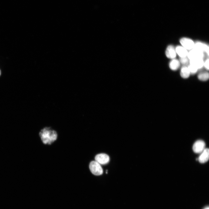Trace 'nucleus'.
<instances>
[{
    "label": "nucleus",
    "instance_id": "nucleus-14",
    "mask_svg": "<svg viewBox=\"0 0 209 209\" xmlns=\"http://www.w3.org/2000/svg\"><path fill=\"white\" fill-rule=\"evenodd\" d=\"M198 78L201 81H206L209 78V73L206 71L201 72L198 74Z\"/></svg>",
    "mask_w": 209,
    "mask_h": 209
},
{
    "label": "nucleus",
    "instance_id": "nucleus-10",
    "mask_svg": "<svg viewBox=\"0 0 209 209\" xmlns=\"http://www.w3.org/2000/svg\"><path fill=\"white\" fill-rule=\"evenodd\" d=\"M199 157L198 160L201 163L207 162L209 158V150L208 148H205Z\"/></svg>",
    "mask_w": 209,
    "mask_h": 209
},
{
    "label": "nucleus",
    "instance_id": "nucleus-19",
    "mask_svg": "<svg viewBox=\"0 0 209 209\" xmlns=\"http://www.w3.org/2000/svg\"><path fill=\"white\" fill-rule=\"evenodd\" d=\"M1 75V71L0 70V76Z\"/></svg>",
    "mask_w": 209,
    "mask_h": 209
},
{
    "label": "nucleus",
    "instance_id": "nucleus-12",
    "mask_svg": "<svg viewBox=\"0 0 209 209\" xmlns=\"http://www.w3.org/2000/svg\"><path fill=\"white\" fill-rule=\"evenodd\" d=\"M180 63L179 60L173 59L170 62L169 66L170 69L173 71L177 70L180 67Z\"/></svg>",
    "mask_w": 209,
    "mask_h": 209
},
{
    "label": "nucleus",
    "instance_id": "nucleus-4",
    "mask_svg": "<svg viewBox=\"0 0 209 209\" xmlns=\"http://www.w3.org/2000/svg\"><path fill=\"white\" fill-rule=\"evenodd\" d=\"M180 42L181 46L187 50H190L192 49L194 44V42L192 39L187 37L181 38L180 40Z\"/></svg>",
    "mask_w": 209,
    "mask_h": 209
},
{
    "label": "nucleus",
    "instance_id": "nucleus-1",
    "mask_svg": "<svg viewBox=\"0 0 209 209\" xmlns=\"http://www.w3.org/2000/svg\"><path fill=\"white\" fill-rule=\"evenodd\" d=\"M39 135L42 142L45 144L51 145L56 140L57 137L56 131L49 127L42 129Z\"/></svg>",
    "mask_w": 209,
    "mask_h": 209
},
{
    "label": "nucleus",
    "instance_id": "nucleus-17",
    "mask_svg": "<svg viewBox=\"0 0 209 209\" xmlns=\"http://www.w3.org/2000/svg\"><path fill=\"white\" fill-rule=\"evenodd\" d=\"M209 60L208 58L206 59L205 61H204L203 66L207 70H209Z\"/></svg>",
    "mask_w": 209,
    "mask_h": 209
},
{
    "label": "nucleus",
    "instance_id": "nucleus-3",
    "mask_svg": "<svg viewBox=\"0 0 209 209\" xmlns=\"http://www.w3.org/2000/svg\"><path fill=\"white\" fill-rule=\"evenodd\" d=\"M189 51L187 56L189 60L197 58L203 59L205 57L204 53L197 49L193 48Z\"/></svg>",
    "mask_w": 209,
    "mask_h": 209
},
{
    "label": "nucleus",
    "instance_id": "nucleus-13",
    "mask_svg": "<svg viewBox=\"0 0 209 209\" xmlns=\"http://www.w3.org/2000/svg\"><path fill=\"white\" fill-rule=\"evenodd\" d=\"M180 74L181 77L183 78H187L189 77L190 73L187 66H183L182 67L180 70Z\"/></svg>",
    "mask_w": 209,
    "mask_h": 209
},
{
    "label": "nucleus",
    "instance_id": "nucleus-15",
    "mask_svg": "<svg viewBox=\"0 0 209 209\" xmlns=\"http://www.w3.org/2000/svg\"><path fill=\"white\" fill-rule=\"evenodd\" d=\"M190 74H194L198 71V69L194 66L189 64L187 66Z\"/></svg>",
    "mask_w": 209,
    "mask_h": 209
},
{
    "label": "nucleus",
    "instance_id": "nucleus-11",
    "mask_svg": "<svg viewBox=\"0 0 209 209\" xmlns=\"http://www.w3.org/2000/svg\"><path fill=\"white\" fill-rule=\"evenodd\" d=\"M176 53L180 57L187 56L188 50L182 46H178L175 48Z\"/></svg>",
    "mask_w": 209,
    "mask_h": 209
},
{
    "label": "nucleus",
    "instance_id": "nucleus-8",
    "mask_svg": "<svg viewBox=\"0 0 209 209\" xmlns=\"http://www.w3.org/2000/svg\"><path fill=\"white\" fill-rule=\"evenodd\" d=\"M176 52L175 48L172 45H169L167 47L165 51L166 56L172 59H174L176 56Z\"/></svg>",
    "mask_w": 209,
    "mask_h": 209
},
{
    "label": "nucleus",
    "instance_id": "nucleus-18",
    "mask_svg": "<svg viewBox=\"0 0 209 209\" xmlns=\"http://www.w3.org/2000/svg\"><path fill=\"white\" fill-rule=\"evenodd\" d=\"M203 209H209L208 207H207L204 208Z\"/></svg>",
    "mask_w": 209,
    "mask_h": 209
},
{
    "label": "nucleus",
    "instance_id": "nucleus-5",
    "mask_svg": "<svg viewBox=\"0 0 209 209\" xmlns=\"http://www.w3.org/2000/svg\"><path fill=\"white\" fill-rule=\"evenodd\" d=\"M194 48L197 49L205 53L208 56H209V46L207 44L199 41L194 43Z\"/></svg>",
    "mask_w": 209,
    "mask_h": 209
},
{
    "label": "nucleus",
    "instance_id": "nucleus-2",
    "mask_svg": "<svg viewBox=\"0 0 209 209\" xmlns=\"http://www.w3.org/2000/svg\"><path fill=\"white\" fill-rule=\"evenodd\" d=\"M89 168L92 174L95 175H101L103 172L102 169L100 164L96 161H92L90 163Z\"/></svg>",
    "mask_w": 209,
    "mask_h": 209
},
{
    "label": "nucleus",
    "instance_id": "nucleus-16",
    "mask_svg": "<svg viewBox=\"0 0 209 209\" xmlns=\"http://www.w3.org/2000/svg\"><path fill=\"white\" fill-rule=\"evenodd\" d=\"M179 61L183 66H186L189 63V60L187 57H180Z\"/></svg>",
    "mask_w": 209,
    "mask_h": 209
},
{
    "label": "nucleus",
    "instance_id": "nucleus-6",
    "mask_svg": "<svg viewBox=\"0 0 209 209\" xmlns=\"http://www.w3.org/2000/svg\"><path fill=\"white\" fill-rule=\"evenodd\" d=\"M205 143L204 141L201 140H199L194 143L192 149L195 153H200L205 149Z\"/></svg>",
    "mask_w": 209,
    "mask_h": 209
},
{
    "label": "nucleus",
    "instance_id": "nucleus-9",
    "mask_svg": "<svg viewBox=\"0 0 209 209\" xmlns=\"http://www.w3.org/2000/svg\"><path fill=\"white\" fill-rule=\"evenodd\" d=\"M204 61L202 58H197L189 60V64L196 67L198 69L203 67Z\"/></svg>",
    "mask_w": 209,
    "mask_h": 209
},
{
    "label": "nucleus",
    "instance_id": "nucleus-7",
    "mask_svg": "<svg viewBox=\"0 0 209 209\" xmlns=\"http://www.w3.org/2000/svg\"><path fill=\"white\" fill-rule=\"evenodd\" d=\"M95 161L100 164L105 165L109 161V157L108 155L104 153L97 154L95 157Z\"/></svg>",
    "mask_w": 209,
    "mask_h": 209
}]
</instances>
